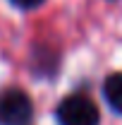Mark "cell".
<instances>
[{
	"instance_id": "obj_2",
	"label": "cell",
	"mask_w": 122,
	"mask_h": 125,
	"mask_svg": "<svg viewBox=\"0 0 122 125\" xmlns=\"http://www.w3.org/2000/svg\"><path fill=\"white\" fill-rule=\"evenodd\" d=\"M31 115H34V104L26 92L17 87L0 92V125H26Z\"/></svg>"
},
{
	"instance_id": "obj_3",
	"label": "cell",
	"mask_w": 122,
	"mask_h": 125,
	"mask_svg": "<svg viewBox=\"0 0 122 125\" xmlns=\"http://www.w3.org/2000/svg\"><path fill=\"white\" fill-rule=\"evenodd\" d=\"M103 96H105L108 106L122 115V72H113L103 84Z\"/></svg>"
},
{
	"instance_id": "obj_1",
	"label": "cell",
	"mask_w": 122,
	"mask_h": 125,
	"mask_svg": "<svg viewBox=\"0 0 122 125\" xmlns=\"http://www.w3.org/2000/svg\"><path fill=\"white\" fill-rule=\"evenodd\" d=\"M58 125H98V108L86 94H70L55 108Z\"/></svg>"
},
{
	"instance_id": "obj_4",
	"label": "cell",
	"mask_w": 122,
	"mask_h": 125,
	"mask_svg": "<svg viewBox=\"0 0 122 125\" xmlns=\"http://www.w3.org/2000/svg\"><path fill=\"white\" fill-rule=\"evenodd\" d=\"M10 2L17 5V7H22V10H34V7L43 5V0H10Z\"/></svg>"
}]
</instances>
